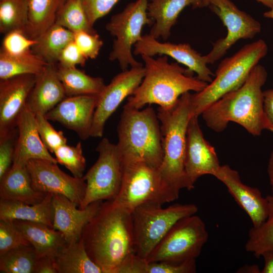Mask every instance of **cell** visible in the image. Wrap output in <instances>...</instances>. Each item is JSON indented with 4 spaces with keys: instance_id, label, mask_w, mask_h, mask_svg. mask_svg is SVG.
Returning <instances> with one entry per match:
<instances>
[{
    "instance_id": "6da1fadb",
    "label": "cell",
    "mask_w": 273,
    "mask_h": 273,
    "mask_svg": "<svg viewBox=\"0 0 273 273\" xmlns=\"http://www.w3.org/2000/svg\"><path fill=\"white\" fill-rule=\"evenodd\" d=\"M80 240L104 273H117L125 260L135 253L131 212L112 201L102 202L83 228Z\"/></svg>"
},
{
    "instance_id": "7a4b0ae2",
    "label": "cell",
    "mask_w": 273,
    "mask_h": 273,
    "mask_svg": "<svg viewBox=\"0 0 273 273\" xmlns=\"http://www.w3.org/2000/svg\"><path fill=\"white\" fill-rule=\"evenodd\" d=\"M267 78L265 68L257 65L241 86L223 95L203 111L201 115L206 125L220 132L230 122H234L252 135H260L263 130L262 87Z\"/></svg>"
},
{
    "instance_id": "3957f363",
    "label": "cell",
    "mask_w": 273,
    "mask_h": 273,
    "mask_svg": "<svg viewBox=\"0 0 273 273\" xmlns=\"http://www.w3.org/2000/svg\"><path fill=\"white\" fill-rule=\"evenodd\" d=\"M145 75L133 94L128 97L126 107L141 109L147 104L163 108L172 107L184 94L202 90L208 83L194 76V72L177 62L169 63L167 56L155 59L142 55Z\"/></svg>"
},
{
    "instance_id": "277c9868",
    "label": "cell",
    "mask_w": 273,
    "mask_h": 273,
    "mask_svg": "<svg viewBox=\"0 0 273 273\" xmlns=\"http://www.w3.org/2000/svg\"><path fill=\"white\" fill-rule=\"evenodd\" d=\"M191 94H183L172 107H159L157 115L161 123L163 158L158 170L163 178L179 195L182 189L194 188L185 168L187 131L191 114Z\"/></svg>"
},
{
    "instance_id": "5b68a950",
    "label": "cell",
    "mask_w": 273,
    "mask_h": 273,
    "mask_svg": "<svg viewBox=\"0 0 273 273\" xmlns=\"http://www.w3.org/2000/svg\"><path fill=\"white\" fill-rule=\"evenodd\" d=\"M117 144L123 162L142 161L158 169L163 158L159 120L153 108L123 106Z\"/></svg>"
},
{
    "instance_id": "8992f818",
    "label": "cell",
    "mask_w": 273,
    "mask_h": 273,
    "mask_svg": "<svg viewBox=\"0 0 273 273\" xmlns=\"http://www.w3.org/2000/svg\"><path fill=\"white\" fill-rule=\"evenodd\" d=\"M267 51L266 43L260 39L245 44L224 59L218 65L212 81L202 90L191 95L192 116L199 117L213 102L241 86Z\"/></svg>"
},
{
    "instance_id": "52a82bcc",
    "label": "cell",
    "mask_w": 273,
    "mask_h": 273,
    "mask_svg": "<svg viewBox=\"0 0 273 273\" xmlns=\"http://www.w3.org/2000/svg\"><path fill=\"white\" fill-rule=\"evenodd\" d=\"M121 187L112 202L130 212L144 204L162 205L178 199L158 169L142 161L123 162Z\"/></svg>"
},
{
    "instance_id": "ba28073f",
    "label": "cell",
    "mask_w": 273,
    "mask_h": 273,
    "mask_svg": "<svg viewBox=\"0 0 273 273\" xmlns=\"http://www.w3.org/2000/svg\"><path fill=\"white\" fill-rule=\"evenodd\" d=\"M193 204H144L132 212L135 253L147 259L157 245L179 220L197 213Z\"/></svg>"
},
{
    "instance_id": "9c48e42d",
    "label": "cell",
    "mask_w": 273,
    "mask_h": 273,
    "mask_svg": "<svg viewBox=\"0 0 273 273\" xmlns=\"http://www.w3.org/2000/svg\"><path fill=\"white\" fill-rule=\"evenodd\" d=\"M148 0H136L128 4L120 12L113 15L106 25V30L114 36L109 59L117 61L123 70L143 64L133 56L132 47L142 37L143 27L152 25L147 14Z\"/></svg>"
},
{
    "instance_id": "30bf717a",
    "label": "cell",
    "mask_w": 273,
    "mask_h": 273,
    "mask_svg": "<svg viewBox=\"0 0 273 273\" xmlns=\"http://www.w3.org/2000/svg\"><path fill=\"white\" fill-rule=\"evenodd\" d=\"M208 236L206 225L199 216L195 214L184 217L172 226L146 259L149 262L196 259Z\"/></svg>"
},
{
    "instance_id": "8fae6325",
    "label": "cell",
    "mask_w": 273,
    "mask_h": 273,
    "mask_svg": "<svg viewBox=\"0 0 273 273\" xmlns=\"http://www.w3.org/2000/svg\"><path fill=\"white\" fill-rule=\"evenodd\" d=\"M96 150L99 153L98 158L83 176L86 189L79 206L80 209L95 201L114 200L121 187L124 165L117 144L103 138Z\"/></svg>"
},
{
    "instance_id": "7c38bea8",
    "label": "cell",
    "mask_w": 273,
    "mask_h": 273,
    "mask_svg": "<svg viewBox=\"0 0 273 273\" xmlns=\"http://www.w3.org/2000/svg\"><path fill=\"white\" fill-rule=\"evenodd\" d=\"M208 7L225 26L224 37L212 44L211 51L204 55L207 64H213L227 52L239 40L252 39L261 31L260 23L240 10L230 0H208Z\"/></svg>"
},
{
    "instance_id": "4fadbf2b",
    "label": "cell",
    "mask_w": 273,
    "mask_h": 273,
    "mask_svg": "<svg viewBox=\"0 0 273 273\" xmlns=\"http://www.w3.org/2000/svg\"><path fill=\"white\" fill-rule=\"evenodd\" d=\"M26 167L35 190L46 194L63 195L79 207L86 189L83 177L70 176L61 170L57 163L47 160H30Z\"/></svg>"
},
{
    "instance_id": "5bb4252c",
    "label": "cell",
    "mask_w": 273,
    "mask_h": 273,
    "mask_svg": "<svg viewBox=\"0 0 273 273\" xmlns=\"http://www.w3.org/2000/svg\"><path fill=\"white\" fill-rule=\"evenodd\" d=\"M144 66L131 67L115 75L98 95L90 136H103L105 123L119 105L139 87L145 75Z\"/></svg>"
},
{
    "instance_id": "9a60e30c",
    "label": "cell",
    "mask_w": 273,
    "mask_h": 273,
    "mask_svg": "<svg viewBox=\"0 0 273 273\" xmlns=\"http://www.w3.org/2000/svg\"><path fill=\"white\" fill-rule=\"evenodd\" d=\"M133 54L152 57L156 55L169 56L196 73L199 79L208 83L212 81V76H214L207 66L204 55L187 43L162 42L150 34H146L134 44Z\"/></svg>"
},
{
    "instance_id": "2e32d148",
    "label": "cell",
    "mask_w": 273,
    "mask_h": 273,
    "mask_svg": "<svg viewBox=\"0 0 273 273\" xmlns=\"http://www.w3.org/2000/svg\"><path fill=\"white\" fill-rule=\"evenodd\" d=\"M198 118L193 116L190 119L185 152V171L193 186L201 176H214L220 166L214 148L204 137Z\"/></svg>"
},
{
    "instance_id": "e0dca14e",
    "label": "cell",
    "mask_w": 273,
    "mask_h": 273,
    "mask_svg": "<svg viewBox=\"0 0 273 273\" xmlns=\"http://www.w3.org/2000/svg\"><path fill=\"white\" fill-rule=\"evenodd\" d=\"M98 95L67 97L49 111V120L60 123L85 140L90 136Z\"/></svg>"
},
{
    "instance_id": "ac0fdd59",
    "label": "cell",
    "mask_w": 273,
    "mask_h": 273,
    "mask_svg": "<svg viewBox=\"0 0 273 273\" xmlns=\"http://www.w3.org/2000/svg\"><path fill=\"white\" fill-rule=\"evenodd\" d=\"M214 176L226 186L249 217L253 226L257 227L264 222L268 215V202L258 189L243 184L238 171L228 165H220Z\"/></svg>"
},
{
    "instance_id": "d6986e66",
    "label": "cell",
    "mask_w": 273,
    "mask_h": 273,
    "mask_svg": "<svg viewBox=\"0 0 273 273\" xmlns=\"http://www.w3.org/2000/svg\"><path fill=\"white\" fill-rule=\"evenodd\" d=\"M35 79L36 75L28 74L0 80V135L16 128Z\"/></svg>"
},
{
    "instance_id": "ffe728a7",
    "label": "cell",
    "mask_w": 273,
    "mask_h": 273,
    "mask_svg": "<svg viewBox=\"0 0 273 273\" xmlns=\"http://www.w3.org/2000/svg\"><path fill=\"white\" fill-rule=\"evenodd\" d=\"M102 202L95 201L80 209L65 196L53 194V228L63 234L66 244L78 241L83 228L97 213Z\"/></svg>"
},
{
    "instance_id": "44dd1931",
    "label": "cell",
    "mask_w": 273,
    "mask_h": 273,
    "mask_svg": "<svg viewBox=\"0 0 273 273\" xmlns=\"http://www.w3.org/2000/svg\"><path fill=\"white\" fill-rule=\"evenodd\" d=\"M18 138L13 164L25 166L32 159L57 163L42 142L37 130L35 114L26 105L17 122Z\"/></svg>"
},
{
    "instance_id": "7402d4cb",
    "label": "cell",
    "mask_w": 273,
    "mask_h": 273,
    "mask_svg": "<svg viewBox=\"0 0 273 273\" xmlns=\"http://www.w3.org/2000/svg\"><path fill=\"white\" fill-rule=\"evenodd\" d=\"M66 97L58 75L57 65L47 64L36 75L26 105L35 114L46 115Z\"/></svg>"
},
{
    "instance_id": "603a6c76",
    "label": "cell",
    "mask_w": 273,
    "mask_h": 273,
    "mask_svg": "<svg viewBox=\"0 0 273 273\" xmlns=\"http://www.w3.org/2000/svg\"><path fill=\"white\" fill-rule=\"evenodd\" d=\"M206 7L204 0H148V16L152 25L150 34L157 39L166 40L181 11L187 7Z\"/></svg>"
},
{
    "instance_id": "cb8c5ba5",
    "label": "cell",
    "mask_w": 273,
    "mask_h": 273,
    "mask_svg": "<svg viewBox=\"0 0 273 273\" xmlns=\"http://www.w3.org/2000/svg\"><path fill=\"white\" fill-rule=\"evenodd\" d=\"M47 194L33 188L26 166L12 165L0 179V200L35 204L41 202Z\"/></svg>"
},
{
    "instance_id": "d4e9b609",
    "label": "cell",
    "mask_w": 273,
    "mask_h": 273,
    "mask_svg": "<svg viewBox=\"0 0 273 273\" xmlns=\"http://www.w3.org/2000/svg\"><path fill=\"white\" fill-rule=\"evenodd\" d=\"M13 221L34 248L37 258L43 256L55 257L66 244L60 231L43 223L18 219Z\"/></svg>"
},
{
    "instance_id": "484cf974",
    "label": "cell",
    "mask_w": 273,
    "mask_h": 273,
    "mask_svg": "<svg viewBox=\"0 0 273 273\" xmlns=\"http://www.w3.org/2000/svg\"><path fill=\"white\" fill-rule=\"evenodd\" d=\"M52 196L53 194H47L41 202L35 204L0 200V219L37 222L53 228Z\"/></svg>"
},
{
    "instance_id": "4316f807",
    "label": "cell",
    "mask_w": 273,
    "mask_h": 273,
    "mask_svg": "<svg viewBox=\"0 0 273 273\" xmlns=\"http://www.w3.org/2000/svg\"><path fill=\"white\" fill-rule=\"evenodd\" d=\"M35 39L32 52L47 64H56L61 51L73 41L74 33L55 23Z\"/></svg>"
},
{
    "instance_id": "83f0119b",
    "label": "cell",
    "mask_w": 273,
    "mask_h": 273,
    "mask_svg": "<svg viewBox=\"0 0 273 273\" xmlns=\"http://www.w3.org/2000/svg\"><path fill=\"white\" fill-rule=\"evenodd\" d=\"M58 273H104L87 254L80 240L66 244L55 257Z\"/></svg>"
},
{
    "instance_id": "f1b7e54d",
    "label": "cell",
    "mask_w": 273,
    "mask_h": 273,
    "mask_svg": "<svg viewBox=\"0 0 273 273\" xmlns=\"http://www.w3.org/2000/svg\"><path fill=\"white\" fill-rule=\"evenodd\" d=\"M58 77L64 87L66 97L98 95L106 84L101 77H94L76 68L57 65Z\"/></svg>"
},
{
    "instance_id": "f546056e",
    "label": "cell",
    "mask_w": 273,
    "mask_h": 273,
    "mask_svg": "<svg viewBox=\"0 0 273 273\" xmlns=\"http://www.w3.org/2000/svg\"><path fill=\"white\" fill-rule=\"evenodd\" d=\"M67 0H29L28 22L25 33L35 39L55 24L57 14Z\"/></svg>"
},
{
    "instance_id": "4dcf8cb0",
    "label": "cell",
    "mask_w": 273,
    "mask_h": 273,
    "mask_svg": "<svg viewBox=\"0 0 273 273\" xmlns=\"http://www.w3.org/2000/svg\"><path fill=\"white\" fill-rule=\"evenodd\" d=\"M47 64L32 51L17 56L0 51V80L22 74L36 75Z\"/></svg>"
},
{
    "instance_id": "1f68e13d",
    "label": "cell",
    "mask_w": 273,
    "mask_h": 273,
    "mask_svg": "<svg viewBox=\"0 0 273 273\" xmlns=\"http://www.w3.org/2000/svg\"><path fill=\"white\" fill-rule=\"evenodd\" d=\"M268 202V215L266 220L257 227L249 230L245 245L246 251L260 258L264 252L273 250V194L266 197Z\"/></svg>"
},
{
    "instance_id": "d6a6232c",
    "label": "cell",
    "mask_w": 273,
    "mask_h": 273,
    "mask_svg": "<svg viewBox=\"0 0 273 273\" xmlns=\"http://www.w3.org/2000/svg\"><path fill=\"white\" fill-rule=\"evenodd\" d=\"M29 0H0V32H25L28 22Z\"/></svg>"
},
{
    "instance_id": "836d02e7",
    "label": "cell",
    "mask_w": 273,
    "mask_h": 273,
    "mask_svg": "<svg viewBox=\"0 0 273 273\" xmlns=\"http://www.w3.org/2000/svg\"><path fill=\"white\" fill-rule=\"evenodd\" d=\"M37 259L32 245L13 249L0 255V272L34 273Z\"/></svg>"
},
{
    "instance_id": "e575fe53",
    "label": "cell",
    "mask_w": 273,
    "mask_h": 273,
    "mask_svg": "<svg viewBox=\"0 0 273 273\" xmlns=\"http://www.w3.org/2000/svg\"><path fill=\"white\" fill-rule=\"evenodd\" d=\"M55 23L73 33L96 31L90 26L80 0H67L58 11Z\"/></svg>"
},
{
    "instance_id": "d590c367",
    "label": "cell",
    "mask_w": 273,
    "mask_h": 273,
    "mask_svg": "<svg viewBox=\"0 0 273 273\" xmlns=\"http://www.w3.org/2000/svg\"><path fill=\"white\" fill-rule=\"evenodd\" d=\"M58 163L64 166L77 178H82L86 167L80 142L75 146L67 144L57 148L54 152Z\"/></svg>"
},
{
    "instance_id": "8d00e7d4",
    "label": "cell",
    "mask_w": 273,
    "mask_h": 273,
    "mask_svg": "<svg viewBox=\"0 0 273 273\" xmlns=\"http://www.w3.org/2000/svg\"><path fill=\"white\" fill-rule=\"evenodd\" d=\"M31 245L13 220L0 219V255L13 249Z\"/></svg>"
},
{
    "instance_id": "74e56055",
    "label": "cell",
    "mask_w": 273,
    "mask_h": 273,
    "mask_svg": "<svg viewBox=\"0 0 273 273\" xmlns=\"http://www.w3.org/2000/svg\"><path fill=\"white\" fill-rule=\"evenodd\" d=\"M38 132L42 142L50 152L54 151L61 146L67 144V139L63 132L57 131L50 123L46 115L35 114Z\"/></svg>"
},
{
    "instance_id": "f35d334b",
    "label": "cell",
    "mask_w": 273,
    "mask_h": 273,
    "mask_svg": "<svg viewBox=\"0 0 273 273\" xmlns=\"http://www.w3.org/2000/svg\"><path fill=\"white\" fill-rule=\"evenodd\" d=\"M35 42V39L29 38L25 32L14 30L5 34L1 51L11 56L20 55L31 51Z\"/></svg>"
},
{
    "instance_id": "ab89813d",
    "label": "cell",
    "mask_w": 273,
    "mask_h": 273,
    "mask_svg": "<svg viewBox=\"0 0 273 273\" xmlns=\"http://www.w3.org/2000/svg\"><path fill=\"white\" fill-rule=\"evenodd\" d=\"M17 138L16 128L0 135V179L13 164Z\"/></svg>"
},
{
    "instance_id": "60d3db41",
    "label": "cell",
    "mask_w": 273,
    "mask_h": 273,
    "mask_svg": "<svg viewBox=\"0 0 273 273\" xmlns=\"http://www.w3.org/2000/svg\"><path fill=\"white\" fill-rule=\"evenodd\" d=\"M73 41L87 59H96L103 44L97 32L90 33L85 31L74 32Z\"/></svg>"
},
{
    "instance_id": "b9f144b4",
    "label": "cell",
    "mask_w": 273,
    "mask_h": 273,
    "mask_svg": "<svg viewBox=\"0 0 273 273\" xmlns=\"http://www.w3.org/2000/svg\"><path fill=\"white\" fill-rule=\"evenodd\" d=\"M196 272V259L179 262L166 261L149 262L147 269V273H194Z\"/></svg>"
},
{
    "instance_id": "7bdbcfd3",
    "label": "cell",
    "mask_w": 273,
    "mask_h": 273,
    "mask_svg": "<svg viewBox=\"0 0 273 273\" xmlns=\"http://www.w3.org/2000/svg\"><path fill=\"white\" fill-rule=\"evenodd\" d=\"M119 0H80L92 27L100 18L108 14Z\"/></svg>"
},
{
    "instance_id": "ee69618b",
    "label": "cell",
    "mask_w": 273,
    "mask_h": 273,
    "mask_svg": "<svg viewBox=\"0 0 273 273\" xmlns=\"http://www.w3.org/2000/svg\"><path fill=\"white\" fill-rule=\"evenodd\" d=\"M86 60L74 41H72L61 51L57 65L64 68L76 67L78 65L84 66Z\"/></svg>"
},
{
    "instance_id": "f6af8a7d",
    "label": "cell",
    "mask_w": 273,
    "mask_h": 273,
    "mask_svg": "<svg viewBox=\"0 0 273 273\" xmlns=\"http://www.w3.org/2000/svg\"><path fill=\"white\" fill-rule=\"evenodd\" d=\"M148 263L146 259L133 253L125 260L117 273H147Z\"/></svg>"
},
{
    "instance_id": "bcb514c9",
    "label": "cell",
    "mask_w": 273,
    "mask_h": 273,
    "mask_svg": "<svg viewBox=\"0 0 273 273\" xmlns=\"http://www.w3.org/2000/svg\"><path fill=\"white\" fill-rule=\"evenodd\" d=\"M262 127L273 132V88L263 91Z\"/></svg>"
},
{
    "instance_id": "7dc6e473",
    "label": "cell",
    "mask_w": 273,
    "mask_h": 273,
    "mask_svg": "<svg viewBox=\"0 0 273 273\" xmlns=\"http://www.w3.org/2000/svg\"><path fill=\"white\" fill-rule=\"evenodd\" d=\"M34 273H58L55 257L43 256L37 258Z\"/></svg>"
},
{
    "instance_id": "c3c4849f",
    "label": "cell",
    "mask_w": 273,
    "mask_h": 273,
    "mask_svg": "<svg viewBox=\"0 0 273 273\" xmlns=\"http://www.w3.org/2000/svg\"><path fill=\"white\" fill-rule=\"evenodd\" d=\"M264 261L263 268L261 273H273V250H267L261 254Z\"/></svg>"
},
{
    "instance_id": "681fc988",
    "label": "cell",
    "mask_w": 273,
    "mask_h": 273,
    "mask_svg": "<svg viewBox=\"0 0 273 273\" xmlns=\"http://www.w3.org/2000/svg\"><path fill=\"white\" fill-rule=\"evenodd\" d=\"M237 272L238 273H261L259 266L256 264L245 265L240 267Z\"/></svg>"
},
{
    "instance_id": "f907efd6",
    "label": "cell",
    "mask_w": 273,
    "mask_h": 273,
    "mask_svg": "<svg viewBox=\"0 0 273 273\" xmlns=\"http://www.w3.org/2000/svg\"><path fill=\"white\" fill-rule=\"evenodd\" d=\"M267 171L271 191L273 194V150L271 152L268 160Z\"/></svg>"
},
{
    "instance_id": "816d5d0a",
    "label": "cell",
    "mask_w": 273,
    "mask_h": 273,
    "mask_svg": "<svg viewBox=\"0 0 273 273\" xmlns=\"http://www.w3.org/2000/svg\"><path fill=\"white\" fill-rule=\"evenodd\" d=\"M258 2L261 3L269 9L273 7V0H255Z\"/></svg>"
},
{
    "instance_id": "f5cc1de1",
    "label": "cell",
    "mask_w": 273,
    "mask_h": 273,
    "mask_svg": "<svg viewBox=\"0 0 273 273\" xmlns=\"http://www.w3.org/2000/svg\"><path fill=\"white\" fill-rule=\"evenodd\" d=\"M263 16L266 18L273 19V7L270 9V10L265 12Z\"/></svg>"
},
{
    "instance_id": "db71d44e",
    "label": "cell",
    "mask_w": 273,
    "mask_h": 273,
    "mask_svg": "<svg viewBox=\"0 0 273 273\" xmlns=\"http://www.w3.org/2000/svg\"><path fill=\"white\" fill-rule=\"evenodd\" d=\"M206 7L208 6V0H204Z\"/></svg>"
},
{
    "instance_id": "11a10c76",
    "label": "cell",
    "mask_w": 273,
    "mask_h": 273,
    "mask_svg": "<svg viewBox=\"0 0 273 273\" xmlns=\"http://www.w3.org/2000/svg\"><path fill=\"white\" fill-rule=\"evenodd\" d=\"M272 85H273V83H272Z\"/></svg>"
}]
</instances>
